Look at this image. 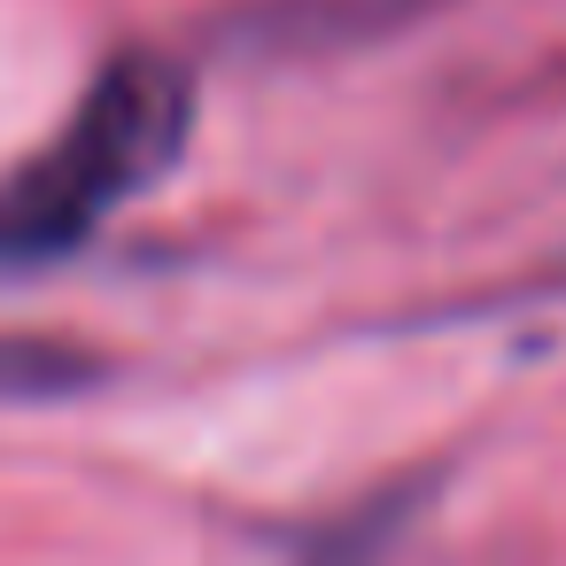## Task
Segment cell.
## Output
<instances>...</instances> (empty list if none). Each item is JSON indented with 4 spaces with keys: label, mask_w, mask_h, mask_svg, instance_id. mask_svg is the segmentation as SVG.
<instances>
[{
    "label": "cell",
    "mask_w": 566,
    "mask_h": 566,
    "mask_svg": "<svg viewBox=\"0 0 566 566\" xmlns=\"http://www.w3.org/2000/svg\"><path fill=\"white\" fill-rule=\"evenodd\" d=\"M195 140V78L171 55H109L71 117L0 171V264H55L140 202Z\"/></svg>",
    "instance_id": "6da1fadb"
},
{
    "label": "cell",
    "mask_w": 566,
    "mask_h": 566,
    "mask_svg": "<svg viewBox=\"0 0 566 566\" xmlns=\"http://www.w3.org/2000/svg\"><path fill=\"white\" fill-rule=\"evenodd\" d=\"M94 380V357L63 342H0V396H71Z\"/></svg>",
    "instance_id": "7a4b0ae2"
}]
</instances>
